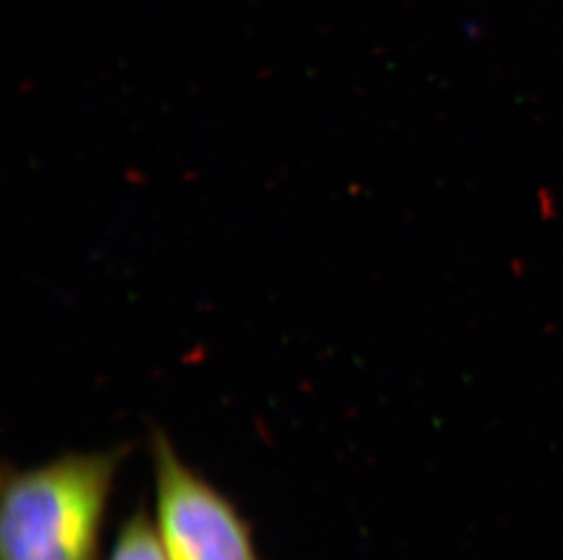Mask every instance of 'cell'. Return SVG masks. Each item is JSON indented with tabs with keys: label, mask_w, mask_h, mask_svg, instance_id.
Wrapping results in <instances>:
<instances>
[{
	"label": "cell",
	"mask_w": 563,
	"mask_h": 560,
	"mask_svg": "<svg viewBox=\"0 0 563 560\" xmlns=\"http://www.w3.org/2000/svg\"><path fill=\"white\" fill-rule=\"evenodd\" d=\"M155 528L168 560H261L252 526L212 482L179 457L163 429H152Z\"/></svg>",
	"instance_id": "7a4b0ae2"
},
{
	"label": "cell",
	"mask_w": 563,
	"mask_h": 560,
	"mask_svg": "<svg viewBox=\"0 0 563 560\" xmlns=\"http://www.w3.org/2000/svg\"><path fill=\"white\" fill-rule=\"evenodd\" d=\"M128 448L2 468L0 560H101L113 482Z\"/></svg>",
	"instance_id": "6da1fadb"
},
{
	"label": "cell",
	"mask_w": 563,
	"mask_h": 560,
	"mask_svg": "<svg viewBox=\"0 0 563 560\" xmlns=\"http://www.w3.org/2000/svg\"><path fill=\"white\" fill-rule=\"evenodd\" d=\"M108 560H168L155 523L143 509L133 513L121 524Z\"/></svg>",
	"instance_id": "3957f363"
}]
</instances>
